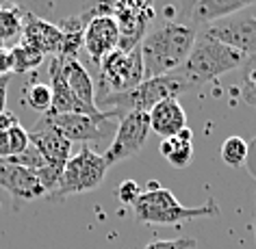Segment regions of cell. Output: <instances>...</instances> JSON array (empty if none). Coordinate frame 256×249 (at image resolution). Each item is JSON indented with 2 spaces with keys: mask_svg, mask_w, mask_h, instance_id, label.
<instances>
[{
  "mask_svg": "<svg viewBox=\"0 0 256 249\" xmlns=\"http://www.w3.org/2000/svg\"><path fill=\"white\" fill-rule=\"evenodd\" d=\"M254 223H256V219H254Z\"/></svg>",
  "mask_w": 256,
  "mask_h": 249,
  "instance_id": "obj_33",
  "label": "cell"
},
{
  "mask_svg": "<svg viewBox=\"0 0 256 249\" xmlns=\"http://www.w3.org/2000/svg\"><path fill=\"white\" fill-rule=\"evenodd\" d=\"M0 158H11V145H9V135L0 130Z\"/></svg>",
  "mask_w": 256,
  "mask_h": 249,
  "instance_id": "obj_31",
  "label": "cell"
},
{
  "mask_svg": "<svg viewBox=\"0 0 256 249\" xmlns=\"http://www.w3.org/2000/svg\"><path fill=\"white\" fill-rule=\"evenodd\" d=\"M196 2H198V0H176L178 11H180L182 15H187V17H189V13H191V9L196 7Z\"/></svg>",
  "mask_w": 256,
  "mask_h": 249,
  "instance_id": "obj_32",
  "label": "cell"
},
{
  "mask_svg": "<svg viewBox=\"0 0 256 249\" xmlns=\"http://www.w3.org/2000/svg\"><path fill=\"white\" fill-rule=\"evenodd\" d=\"M200 30L204 35L239 50L246 56L256 54V15L250 11H241L236 15L210 22L206 26H200Z\"/></svg>",
  "mask_w": 256,
  "mask_h": 249,
  "instance_id": "obj_9",
  "label": "cell"
},
{
  "mask_svg": "<svg viewBox=\"0 0 256 249\" xmlns=\"http://www.w3.org/2000/svg\"><path fill=\"white\" fill-rule=\"evenodd\" d=\"M22 39L35 46L37 50H42L44 54H52L56 56L63 43V30L61 26H56L52 22H46L42 17H37L35 13L24 11L22 17Z\"/></svg>",
  "mask_w": 256,
  "mask_h": 249,
  "instance_id": "obj_13",
  "label": "cell"
},
{
  "mask_svg": "<svg viewBox=\"0 0 256 249\" xmlns=\"http://www.w3.org/2000/svg\"><path fill=\"white\" fill-rule=\"evenodd\" d=\"M194 89V85L184 78L182 74H168L158 76V78H148L142 85L126 93H108L102 95L100 100H96V106L104 108L106 113H111L113 117L122 119L128 113H150L158 102L163 100H178V95L187 93Z\"/></svg>",
  "mask_w": 256,
  "mask_h": 249,
  "instance_id": "obj_2",
  "label": "cell"
},
{
  "mask_svg": "<svg viewBox=\"0 0 256 249\" xmlns=\"http://www.w3.org/2000/svg\"><path fill=\"white\" fill-rule=\"evenodd\" d=\"M50 89H52V108L48 113H87V115H98V108H89L72 93V89L68 87L66 78L61 76L59 67L50 61Z\"/></svg>",
  "mask_w": 256,
  "mask_h": 249,
  "instance_id": "obj_18",
  "label": "cell"
},
{
  "mask_svg": "<svg viewBox=\"0 0 256 249\" xmlns=\"http://www.w3.org/2000/svg\"><path fill=\"white\" fill-rule=\"evenodd\" d=\"M22 9L0 4V41H11L22 33Z\"/></svg>",
  "mask_w": 256,
  "mask_h": 249,
  "instance_id": "obj_22",
  "label": "cell"
},
{
  "mask_svg": "<svg viewBox=\"0 0 256 249\" xmlns=\"http://www.w3.org/2000/svg\"><path fill=\"white\" fill-rule=\"evenodd\" d=\"M120 46V28L115 17H96L82 30V50L98 67V63Z\"/></svg>",
  "mask_w": 256,
  "mask_h": 249,
  "instance_id": "obj_12",
  "label": "cell"
},
{
  "mask_svg": "<svg viewBox=\"0 0 256 249\" xmlns=\"http://www.w3.org/2000/svg\"><path fill=\"white\" fill-rule=\"evenodd\" d=\"M246 61L248 56L241 54L239 50L204 35L198 28V39L194 43V50H191L189 59L184 61V65L178 69V74H182L196 89L204 85V82H210L236 67H241Z\"/></svg>",
  "mask_w": 256,
  "mask_h": 249,
  "instance_id": "obj_4",
  "label": "cell"
},
{
  "mask_svg": "<svg viewBox=\"0 0 256 249\" xmlns=\"http://www.w3.org/2000/svg\"><path fill=\"white\" fill-rule=\"evenodd\" d=\"M20 121H18V117L11 111H4V113H0V130H11L14 126H18Z\"/></svg>",
  "mask_w": 256,
  "mask_h": 249,
  "instance_id": "obj_30",
  "label": "cell"
},
{
  "mask_svg": "<svg viewBox=\"0 0 256 249\" xmlns=\"http://www.w3.org/2000/svg\"><path fill=\"white\" fill-rule=\"evenodd\" d=\"M152 17H154L152 7L139 9V11H124V13L115 15V22H118V28H120L118 50H122V52H130V50L139 48V43H142L144 37L148 35Z\"/></svg>",
  "mask_w": 256,
  "mask_h": 249,
  "instance_id": "obj_15",
  "label": "cell"
},
{
  "mask_svg": "<svg viewBox=\"0 0 256 249\" xmlns=\"http://www.w3.org/2000/svg\"><path fill=\"white\" fill-rule=\"evenodd\" d=\"M196 239H172V241H152L144 249H196Z\"/></svg>",
  "mask_w": 256,
  "mask_h": 249,
  "instance_id": "obj_26",
  "label": "cell"
},
{
  "mask_svg": "<svg viewBox=\"0 0 256 249\" xmlns=\"http://www.w3.org/2000/svg\"><path fill=\"white\" fill-rule=\"evenodd\" d=\"M158 150H161V156L172 167L184 169L191 163V158H194V132L189 128H184L180 135L163 139Z\"/></svg>",
  "mask_w": 256,
  "mask_h": 249,
  "instance_id": "obj_19",
  "label": "cell"
},
{
  "mask_svg": "<svg viewBox=\"0 0 256 249\" xmlns=\"http://www.w3.org/2000/svg\"><path fill=\"white\" fill-rule=\"evenodd\" d=\"M46 117L59 128V132L68 139L70 143H82L89 141H102V139L111 137V119H115L111 113L100 111L98 115L87 113H46Z\"/></svg>",
  "mask_w": 256,
  "mask_h": 249,
  "instance_id": "obj_7",
  "label": "cell"
},
{
  "mask_svg": "<svg viewBox=\"0 0 256 249\" xmlns=\"http://www.w3.org/2000/svg\"><path fill=\"white\" fill-rule=\"evenodd\" d=\"M248 154H250V145L246 139L241 137H228L226 141L222 143V150H220V156L224 165H228V167H243V163L248 161Z\"/></svg>",
  "mask_w": 256,
  "mask_h": 249,
  "instance_id": "obj_21",
  "label": "cell"
},
{
  "mask_svg": "<svg viewBox=\"0 0 256 249\" xmlns=\"http://www.w3.org/2000/svg\"><path fill=\"white\" fill-rule=\"evenodd\" d=\"M28 139H30V145L44 156V161L50 167L63 169L66 163L70 161V156H72V143L61 135L59 128L46 115H42V119L28 130Z\"/></svg>",
  "mask_w": 256,
  "mask_h": 249,
  "instance_id": "obj_11",
  "label": "cell"
},
{
  "mask_svg": "<svg viewBox=\"0 0 256 249\" xmlns=\"http://www.w3.org/2000/svg\"><path fill=\"white\" fill-rule=\"evenodd\" d=\"M0 187L11 195L16 208H20V204L46 197V189H44L37 171L11 163L9 158H0Z\"/></svg>",
  "mask_w": 256,
  "mask_h": 249,
  "instance_id": "obj_10",
  "label": "cell"
},
{
  "mask_svg": "<svg viewBox=\"0 0 256 249\" xmlns=\"http://www.w3.org/2000/svg\"><path fill=\"white\" fill-rule=\"evenodd\" d=\"M7 135H9V145H11V156H20L30 148L28 130L22 128L20 124L14 126L11 130H7Z\"/></svg>",
  "mask_w": 256,
  "mask_h": 249,
  "instance_id": "obj_24",
  "label": "cell"
},
{
  "mask_svg": "<svg viewBox=\"0 0 256 249\" xmlns=\"http://www.w3.org/2000/svg\"><path fill=\"white\" fill-rule=\"evenodd\" d=\"M26 102L30 108L46 115L52 108V89H50V82H33L26 89Z\"/></svg>",
  "mask_w": 256,
  "mask_h": 249,
  "instance_id": "obj_23",
  "label": "cell"
},
{
  "mask_svg": "<svg viewBox=\"0 0 256 249\" xmlns=\"http://www.w3.org/2000/svg\"><path fill=\"white\" fill-rule=\"evenodd\" d=\"M196 39L198 26L191 22H168L150 30L139 43L146 80L178 72L189 59Z\"/></svg>",
  "mask_w": 256,
  "mask_h": 249,
  "instance_id": "obj_1",
  "label": "cell"
},
{
  "mask_svg": "<svg viewBox=\"0 0 256 249\" xmlns=\"http://www.w3.org/2000/svg\"><path fill=\"white\" fill-rule=\"evenodd\" d=\"M11 52H14V72L16 74H26L30 69L40 67L44 61H46V54L42 52V50H37L35 46H30L24 39H20L16 43L14 48H11Z\"/></svg>",
  "mask_w": 256,
  "mask_h": 249,
  "instance_id": "obj_20",
  "label": "cell"
},
{
  "mask_svg": "<svg viewBox=\"0 0 256 249\" xmlns=\"http://www.w3.org/2000/svg\"><path fill=\"white\" fill-rule=\"evenodd\" d=\"M11 76H0V113L7 111V95H9Z\"/></svg>",
  "mask_w": 256,
  "mask_h": 249,
  "instance_id": "obj_29",
  "label": "cell"
},
{
  "mask_svg": "<svg viewBox=\"0 0 256 249\" xmlns=\"http://www.w3.org/2000/svg\"><path fill=\"white\" fill-rule=\"evenodd\" d=\"M132 210L142 223H154V226H176L191 219L220 215V206L215 200H206L204 206H182L170 189L158 187L154 180L148 184V189L142 191V195L132 204Z\"/></svg>",
  "mask_w": 256,
  "mask_h": 249,
  "instance_id": "obj_3",
  "label": "cell"
},
{
  "mask_svg": "<svg viewBox=\"0 0 256 249\" xmlns=\"http://www.w3.org/2000/svg\"><path fill=\"white\" fill-rule=\"evenodd\" d=\"M243 98H246L248 104L256 106V67L250 69L243 78Z\"/></svg>",
  "mask_w": 256,
  "mask_h": 249,
  "instance_id": "obj_27",
  "label": "cell"
},
{
  "mask_svg": "<svg viewBox=\"0 0 256 249\" xmlns=\"http://www.w3.org/2000/svg\"><path fill=\"white\" fill-rule=\"evenodd\" d=\"M150 130L161 135L163 139L176 137L187 128V113L178 100H163L148 113Z\"/></svg>",
  "mask_w": 256,
  "mask_h": 249,
  "instance_id": "obj_17",
  "label": "cell"
},
{
  "mask_svg": "<svg viewBox=\"0 0 256 249\" xmlns=\"http://www.w3.org/2000/svg\"><path fill=\"white\" fill-rule=\"evenodd\" d=\"M14 52H11V48L4 46L0 50V76H11L14 74Z\"/></svg>",
  "mask_w": 256,
  "mask_h": 249,
  "instance_id": "obj_28",
  "label": "cell"
},
{
  "mask_svg": "<svg viewBox=\"0 0 256 249\" xmlns=\"http://www.w3.org/2000/svg\"><path fill=\"white\" fill-rule=\"evenodd\" d=\"M254 4H256V0H198L196 7L189 13V22L200 28L210 22H217V20H224V17L241 13V11H248Z\"/></svg>",
  "mask_w": 256,
  "mask_h": 249,
  "instance_id": "obj_16",
  "label": "cell"
},
{
  "mask_svg": "<svg viewBox=\"0 0 256 249\" xmlns=\"http://www.w3.org/2000/svg\"><path fill=\"white\" fill-rule=\"evenodd\" d=\"M52 63L59 67L61 76L66 78L68 87L72 89L76 98L89 108H98L96 106V87L87 67L78 59H66V56H52Z\"/></svg>",
  "mask_w": 256,
  "mask_h": 249,
  "instance_id": "obj_14",
  "label": "cell"
},
{
  "mask_svg": "<svg viewBox=\"0 0 256 249\" xmlns=\"http://www.w3.org/2000/svg\"><path fill=\"white\" fill-rule=\"evenodd\" d=\"M102 95L108 93H126L146 80L142 50L135 48L130 52L113 50L98 63Z\"/></svg>",
  "mask_w": 256,
  "mask_h": 249,
  "instance_id": "obj_6",
  "label": "cell"
},
{
  "mask_svg": "<svg viewBox=\"0 0 256 249\" xmlns=\"http://www.w3.org/2000/svg\"><path fill=\"white\" fill-rule=\"evenodd\" d=\"M148 137H150V115L148 113H128L120 119L113 141L102 156H104V161L108 163V167H113V165L139 154L142 148L146 145V141H148Z\"/></svg>",
  "mask_w": 256,
  "mask_h": 249,
  "instance_id": "obj_8",
  "label": "cell"
},
{
  "mask_svg": "<svg viewBox=\"0 0 256 249\" xmlns=\"http://www.w3.org/2000/svg\"><path fill=\"white\" fill-rule=\"evenodd\" d=\"M108 169L111 167L104 161V156L96 154L89 145H80V152L70 156V161L66 163L59 189L54 191V195L50 200L61 202L68 195H80V193H89V191L98 189L104 182Z\"/></svg>",
  "mask_w": 256,
  "mask_h": 249,
  "instance_id": "obj_5",
  "label": "cell"
},
{
  "mask_svg": "<svg viewBox=\"0 0 256 249\" xmlns=\"http://www.w3.org/2000/svg\"><path fill=\"white\" fill-rule=\"evenodd\" d=\"M139 195H142V187L135 180H124L118 189V200L122 204H126V206H132Z\"/></svg>",
  "mask_w": 256,
  "mask_h": 249,
  "instance_id": "obj_25",
  "label": "cell"
}]
</instances>
